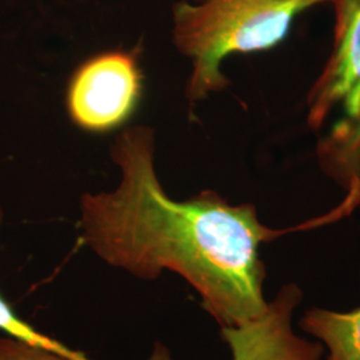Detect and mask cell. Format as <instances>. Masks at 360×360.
Listing matches in <instances>:
<instances>
[{"label":"cell","instance_id":"6da1fadb","mask_svg":"<svg viewBox=\"0 0 360 360\" xmlns=\"http://www.w3.org/2000/svg\"><path fill=\"white\" fill-rule=\"evenodd\" d=\"M154 139L146 126L116 138L111 156L122 181L112 193L82 196V243L138 279L180 275L221 328L260 318L269 302L259 248L284 231L260 223L254 205L232 206L211 190L171 199L155 172Z\"/></svg>","mask_w":360,"mask_h":360},{"label":"cell","instance_id":"7a4b0ae2","mask_svg":"<svg viewBox=\"0 0 360 360\" xmlns=\"http://www.w3.org/2000/svg\"><path fill=\"white\" fill-rule=\"evenodd\" d=\"M174 6V41L191 59L187 86L190 103L226 90L221 71L233 53L269 51L288 37L300 13L333 0H199Z\"/></svg>","mask_w":360,"mask_h":360},{"label":"cell","instance_id":"3957f363","mask_svg":"<svg viewBox=\"0 0 360 360\" xmlns=\"http://www.w3.org/2000/svg\"><path fill=\"white\" fill-rule=\"evenodd\" d=\"M333 50L307 95V126L324 174L360 203V0H333Z\"/></svg>","mask_w":360,"mask_h":360},{"label":"cell","instance_id":"277c9868","mask_svg":"<svg viewBox=\"0 0 360 360\" xmlns=\"http://www.w3.org/2000/svg\"><path fill=\"white\" fill-rule=\"evenodd\" d=\"M141 52V47L101 52L77 67L67 89V110L74 124L105 134L129 122L142 99Z\"/></svg>","mask_w":360,"mask_h":360},{"label":"cell","instance_id":"5b68a950","mask_svg":"<svg viewBox=\"0 0 360 360\" xmlns=\"http://www.w3.org/2000/svg\"><path fill=\"white\" fill-rule=\"evenodd\" d=\"M302 297L296 284H285L260 318L223 327L220 335L231 349L232 360L322 359L323 345L299 338L292 330V315Z\"/></svg>","mask_w":360,"mask_h":360},{"label":"cell","instance_id":"8992f818","mask_svg":"<svg viewBox=\"0 0 360 360\" xmlns=\"http://www.w3.org/2000/svg\"><path fill=\"white\" fill-rule=\"evenodd\" d=\"M302 328L328 349V360H360V307L349 312L311 309Z\"/></svg>","mask_w":360,"mask_h":360},{"label":"cell","instance_id":"52a82bcc","mask_svg":"<svg viewBox=\"0 0 360 360\" xmlns=\"http://www.w3.org/2000/svg\"><path fill=\"white\" fill-rule=\"evenodd\" d=\"M3 220V211L0 208V224ZM0 331L13 339L22 340L28 345L51 351L53 354L62 355L70 360H92L86 356L83 352L67 347L56 339L40 333L38 328L23 321L13 307L6 302L4 296L0 294Z\"/></svg>","mask_w":360,"mask_h":360},{"label":"cell","instance_id":"ba28073f","mask_svg":"<svg viewBox=\"0 0 360 360\" xmlns=\"http://www.w3.org/2000/svg\"><path fill=\"white\" fill-rule=\"evenodd\" d=\"M0 360H70L11 336L0 338Z\"/></svg>","mask_w":360,"mask_h":360}]
</instances>
